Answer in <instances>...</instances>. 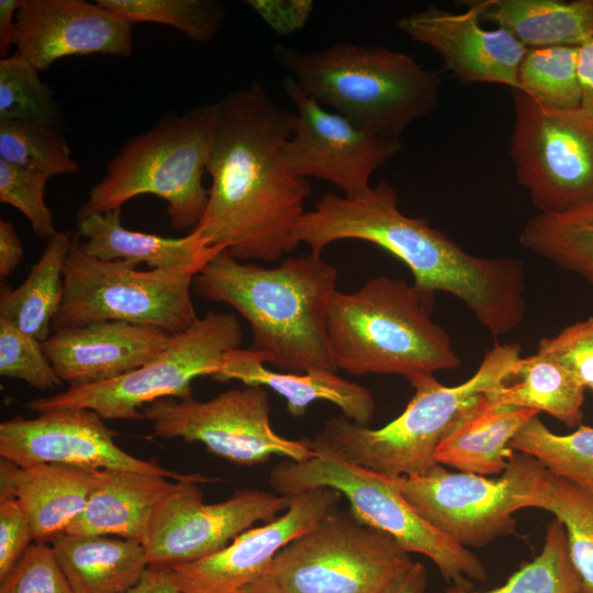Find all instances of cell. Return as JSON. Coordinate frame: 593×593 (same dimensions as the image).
<instances>
[{"mask_svg": "<svg viewBox=\"0 0 593 593\" xmlns=\"http://www.w3.org/2000/svg\"><path fill=\"white\" fill-rule=\"evenodd\" d=\"M293 122L294 112L279 108L256 80L219 101L208 204L189 232L203 245L245 262H272L298 248L311 184L284 156Z\"/></svg>", "mask_w": 593, "mask_h": 593, "instance_id": "1", "label": "cell"}, {"mask_svg": "<svg viewBox=\"0 0 593 593\" xmlns=\"http://www.w3.org/2000/svg\"><path fill=\"white\" fill-rule=\"evenodd\" d=\"M296 236L320 255L344 239L381 247L407 266L418 290L458 298L494 336L514 331L525 317V269L519 259L469 254L425 217L402 213L395 190L384 180L358 197L322 195L301 217Z\"/></svg>", "mask_w": 593, "mask_h": 593, "instance_id": "2", "label": "cell"}, {"mask_svg": "<svg viewBox=\"0 0 593 593\" xmlns=\"http://www.w3.org/2000/svg\"><path fill=\"white\" fill-rule=\"evenodd\" d=\"M337 277V269L314 253L266 268L222 250L194 277L193 290L231 305L247 321L250 348L265 363L284 372H336L327 317Z\"/></svg>", "mask_w": 593, "mask_h": 593, "instance_id": "3", "label": "cell"}, {"mask_svg": "<svg viewBox=\"0 0 593 593\" xmlns=\"http://www.w3.org/2000/svg\"><path fill=\"white\" fill-rule=\"evenodd\" d=\"M435 295L401 278L379 276L332 296L327 334L337 370L398 374L414 385L460 367L446 329L430 316Z\"/></svg>", "mask_w": 593, "mask_h": 593, "instance_id": "4", "label": "cell"}, {"mask_svg": "<svg viewBox=\"0 0 593 593\" xmlns=\"http://www.w3.org/2000/svg\"><path fill=\"white\" fill-rule=\"evenodd\" d=\"M272 55L307 96L384 138L401 141L438 103L439 75L385 46L338 43L302 52L277 44Z\"/></svg>", "mask_w": 593, "mask_h": 593, "instance_id": "5", "label": "cell"}, {"mask_svg": "<svg viewBox=\"0 0 593 593\" xmlns=\"http://www.w3.org/2000/svg\"><path fill=\"white\" fill-rule=\"evenodd\" d=\"M521 351L516 343L495 344L460 384L447 387L434 376L416 382L404 411L387 425L370 428L340 414L328 418L309 445L383 477L424 474L438 465L435 450L459 413L507 380Z\"/></svg>", "mask_w": 593, "mask_h": 593, "instance_id": "6", "label": "cell"}, {"mask_svg": "<svg viewBox=\"0 0 593 593\" xmlns=\"http://www.w3.org/2000/svg\"><path fill=\"white\" fill-rule=\"evenodd\" d=\"M219 120V101L169 114L127 141L91 188L77 220L121 210L141 194L167 202L170 226L192 230L202 217L209 189L202 179Z\"/></svg>", "mask_w": 593, "mask_h": 593, "instance_id": "7", "label": "cell"}, {"mask_svg": "<svg viewBox=\"0 0 593 593\" xmlns=\"http://www.w3.org/2000/svg\"><path fill=\"white\" fill-rule=\"evenodd\" d=\"M303 461L286 459L269 473L277 494L293 496L310 489L327 486L350 503L363 523L391 535L409 553L427 557L454 586L470 589L471 581L488 578L482 560L424 521L403 497L389 477L340 459L321 449Z\"/></svg>", "mask_w": 593, "mask_h": 593, "instance_id": "8", "label": "cell"}, {"mask_svg": "<svg viewBox=\"0 0 593 593\" xmlns=\"http://www.w3.org/2000/svg\"><path fill=\"white\" fill-rule=\"evenodd\" d=\"M193 280L163 269L139 270L128 260L91 257L75 234L64 268V298L52 327L119 321L182 333L199 318L190 292Z\"/></svg>", "mask_w": 593, "mask_h": 593, "instance_id": "9", "label": "cell"}, {"mask_svg": "<svg viewBox=\"0 0 593 593\" xmlns=\"http://www.w3.org/2000/svg\"><path fill=\"white\" fill-rule=\"evenodd\" d=\"M242 325L235 314L209 311L182 333L171 336L153 360L119 378L29 401L37 413L88 409L103 419H144V406L165 398L192 396V381L213 378L225 355L240 348Z\"/></svg>", "mask_w": 593, "mask_h": 593, "instance_id": "10", "label": "cell"}, {"mask_svg": "<svg viewBox=\"0 0 593 593\" xmlns=\"http://www.w3.org/2000/svg\"><path fill=\"white\" fill-rule=\"evenodd\" d=\"M413 563L389 534L334 510L289 542L261 577L284 593H382Z\"/></svg>", "mask_w": 593, "mask_h": 593, "instance_id": "11", "label": "cell"}, {"mask_svg": "<svg viewBox=\"0 0 593 593\" xmlns=\"http://www.w3.org/2000/svg\"><path fill=\"white\" fill-rule=\"evenodd\" d=\"M511 158L516 179L544 214L593 202V115L539 104L512 89Z\"/></svg>", "mask_w": 593, "mask_h": 593, "instance_id": "12", "label": "cell"}, {"mask_svg": "<svg viewBox=\"0 0 593 593\" xmlns=\"http://www.w3.org/2000/svg\"><path fill=\"white\" fill-rule=\"evenodd\" d=\"M270 411L266 389L246 385L208 401L159 399L144 406L142 415L156 436L201 443L209 452L238 466L264 463L272 456L295 461L314 457L307 438L289 439L273 430Z\"/></svg>", "mask_w": 593, "mask_h": 593, "instance_id": "13", "label": "cell"}, {"mask_svg": "<svg viewBox=\"0 0 593 593\" xmlns=\"http://www.w3.org/2000/svg\"><path fill=\"white\" fill-rule=\"evenodd\" d=\"M535 458L514 451L500 478L437 465L412 477L391 478L415 512L435 529L465 548H481L515 533L514 513L526 508L524 491Z\"/></svg>", "mask_w": 593, "mask_h": 593, "instance_id": "14", "label": "cell"}, {"mask_svg": "<svg viewBox=\"0 0 593 593\" xmlns=\"http://www.w3.org/2000/svg\"><path fill=\"white\" fill-rule=\"evenodd\" d=\"M199 483L178 481L153 508L142 542L148 566L172 568L209 557L291 502V496L238 489L225 501L205 504Z\"/></svg>", "mask_w": 593, "mask_h": 593, "instance_id": "15", "label": "cell"}, {"mask_svg": "<svg viewBox=\"0 0 593 593\" xmlns=\"http://www.w3.org/2000/svg\"><path fill=\"white\" fill-rule=\"evenodd\" d=\"M284 91L295 107L284 156L294 174L324 180L353 198L371 188L372 174L403 147L401 141L365 131L327 110L287 75Z\"/></svg>", "mask_w": 593, "mask_h": 593, "instance_id": "16", "label": "cell"}, {"mask_svg": "<svg viewBox=\"0 0 593 593\" xmlns=\"http://www.w3.org/2000/svg\"><path fill=\"white\" fill-rule=\"evenodd\" d=\"M115 433L94 411L55 409L34 418L15 416L0 424V456L20 467L63 463L89 469H119L166 477L174 481H212L200 473H179L155 459L123 450Z\"/></svg>", "mask_w": 593, "mask_h": 593, "instance_id": "17", "label": "cell"}, {"mask_svg": "<svg viewBox=\"0 0 593 593\" xmlns=\"http://www.w3.org/2000/svg\"><path fill=\"white\" fill-rule=\"evenodd\" d=\"M340 496L327 486L298 493L282 515L245 530L209 557L172 567L178 593H237L260 578L283 547L336 510Z\"/></svg>", "mask_w": 593, "mask_h": 593, "instance_id": "18", "label": "cell"}, {"mask_svg": "<svg viewBox=\"0 0 593 593\" xmlns=\"http://www.w3.org/2000/svg\"><path fill=\"white\" fill-rule=\"evenodd\" d=\"M491 0L466 2L457 13L429 5L398 21L399 29L441 58L462 83H499L518 88L517 74L527 48L508 32L481 26Z\"/></svg>", "mask_w": 593, "mask_h": 593, "instance_id": "19", "label": "cell"}, {"mask_svg": "<svg viewBox=\"0 0 593 593\" xmlns=\"http://www.w3.org/2000/svg\"><path fill=\"white\" fill-rule=\"evenodd\" d=\"M13 44L38 71L65 57L133 52L131 24L85 0H21Z\"/></svg>", "mask_w": 593, "mask_h": 593, "instance_id": "20", "label": "cell"}, {"mask_svg": "<svg viewBox=\"0 0 593 593\" xmlns=\"http://www.w3.org/2000/svg\"><path fill=\"white\" fill-rule=\"evenodd\" d=\"M171 334L152 326L107 321L55 329L42 343L55 372L69 388L109 381L157 357Z\"/></svg>", "mask_w": 593, "mask_h": 593, "instance_id": "21", "label": "cell"}, {"mask_svg": "<svg viewBox=\"0 0 593 593\" xmlns=\"http://www.w3.org/2000/svg\"><path fill=\"white\" fill-rule=\"evenodd\" d=\"M99 469L63 463L20 467L0 459V499L15 500L34 541L52 542L82 513Z\"/></svg>", "mask_w": 593, "mask_h": 593, "instance_id": "22", "label": "cell"}, {"mask_svg": "<svg viewBox=\"0 0 593 593\" xmlns=\"http://www.w3.org/2000/svg\"><path fill=\"white\" fill-rule=\"evenodd\" d=\"M213 379L267 387L286 400L287 411L294 417L303 416L309 405L316 401L335 404L342 414L362 426H369L376 412L374 399L368 388L324 369L303 373L273 371L251 348L230 350Z\"/></svg>", "mask_w": 593, "mask_h": 593, "instance_id": "23", "label": "cell"}, {"mask_svg": "<svg viewBox=\"0 0 593 593\" xmlns=\"http://www.w3.org/2000/svg\"><path fill=\"white\" fill-rule=\"evenodd\" d=\"M77 235L86 239L83 251L101 260L145 262L152 269L195 277L223 247H208L193 234L164 237L125 228L121 210L94 213L77 220Z\"/></svg>", "mask_w": 593, "mask_h": 593, "instance_id": "24", "label": "cell"}, {"mask_svg": "<svg viewBox=\"0 0 593 593\" xmlns=\"http://www.w3.org/2000/svg\"><path fill=\"white\" fill-rule=\"evenodd\" d=\"M177 482L158 474L99 469L85 510L65 534L114 536L142 544L153 508Z\"/></svg>", "mask_w": 593, "mask_h": 593, "instance_id": "25", "label": "cell"}, {"mask_svg": "<svg viewBox=\"0 0 593 593\" xmlns=\"http://www.w3.org/2000/svg\"><path fill=\"white\" fill-rule=\"evenodd\" d=\"M539 412L522 407H495L483 394L457 416L435 450L441 466L478 475L503 473L514 454L510 444L519 428Z\"/></svg>", "mask_w": 593, "mask_h": 593, "instance_id": "26", "label": "cell"}, {"mask_svg": "<svg viewBox=\"0 0 593 593\" xmlns=\"http://www.w3.org/2000/svg\"><path fill=\"white\" fill-rule=\"evenodd\" d=\"M51 545L74 593H128L149 567L135 540L64 534Z\"/></svg>", "mask_w": 593, "mask_h": 593, "instance_id": "27", "label": "cell"}, {"mask_svg": "<svg viewBox=\"0 0 593 593\" xmlns=\"http://www.w3.org/2000/svg\"><path fill=\"white\" fill-rule=\"evenodd\" d=\"M481 20L526 48L579 47L593 37V0H491Z\"/></svg>", "mask_w": 593, "mask_h": 593, "instance_id": "28", "label": "cell"}, {"mask_svg": "<svg viewBox=\"0 0 593 593\" xmlns=\"http://www.w3.org/2000/svg\"><path fill=\"white\" fill-rule=\"evenodd\" d=\"M508 379L515 381L484 393L490 405L545 412L571 428L582 425L585 388L556 359L540 353L519 357Z\"/></svg>", "mask_w": 593, "mask_h": 593, "instance_id": "29", "label": "cell"}, {"mask_svg": "<svg viewBox=\"0 0 593 593\" xmlns=\"http://www.w3.org/2000/svg\"><path fill=\"white\" fill-rule=\"evenodd\" d=\"M74 235L57 232L15 289L0 288V316L41 343L51 336V325L64 298V268Z\"/></svg>", "mask_w": 593, "mask_h": 593, "instance_id": "30", "label": "cell"}, {"mask_svg": "<svg viewBox=\"0 0 593 593\" xmlns=\"http://www.w3.org/2000/svg\"><path fill=\"white\" fill-rule=\"evenodd\" d=\"M524 497L527 507L548 511L563 525L582 593H593V490L550 473L536 460Z\"/></svg>", "mask_w": 593, "mask_h": 593, "instance_id": "31", "label": "cell"}, {"mask_svg": "<svg viewBox=\"0 0 593 593\" xmlns=\"http://www.w3.org/2000/svg\"><path fill=\"white\" fill-rule=\"evenodd\" d=\"M519 243L593 286V202L562 213H538L524 225Z\"/></svg>", "mask_w": 593, "mask_h": 593, "instance_id": "32", "label": "cell"}, {"mask_svg": "<svg viewBox=\"0 0 593 593\" xmlns=\"http://www.w3.org/2000/svg\"><path fill=\"white\" fill-rule=\"evenodd\" d=\"M510 447L532 456L550 473L593 490V427L581 425L558 435L535 415L515 434Z\"/></svg>", "mask_w": 593, "mask_h": 593, "instance_id": "33", "label": "cell"}, {"mask_svg": "<svg viewBox=\"0 0 593 593\" xmlns=\"http://www.w3.org/2000/svg\"><path fill=\"white\" fill-rule=\"evenodd\" d=\"M0 159L53 177L79 172L59 123L0 120Z\"/></svg>", "mask_w": 593, "mask_h": 593, "instance_id": "34", "label": "cell"}, {"mask_svg": "<svg viewBox=\"0 0 593 593\" xmlns=\"http://www.w3.org/2000/svg\"><path fill=\"white\" fill-rule=\"evenodd\" d=\"M444 593H582V582L570 559L566 529L553 518L547 526L539 555L503 585L488 591L452 586Z\"/></svg>", "mask_w": 593, "mask_h": 593, "instance_id": "35", "label": "cell"}, {"mask_svg": "<svg viewBox=\"0 0 593 593\" xmlns=\"http://www.w3.org/2000/svg\"><path fill=\"white\" fill-rule=\"evenodd\" d=\"M131 25L139 22L172 26L195 42L206 43L222 29L226 8L215 0H97Z\"/></svg>", "mask_w": 593, "mask_h": 593, "instance_id": "36", "label": "cell"}, {"mask_svg": "<svg viewBox=\"0 0 593 593\" xmlns=\"http://www.w3.org/2000/svg\"><path fill=\"white\" fill-rule=\"evenodd\" d=\"M577 55L573 46L527 48L518 68L517 89L548 108H580Z\"/></svg>", "mask_w": 593, "mask_h": 593, "instance_id": "37", "label": "cell"}, {"mask_svg": "<svg viewBox=\"0 0 593 593\" xmlns=\"http://www.w3.org/2000/svg\"><path fill=\"white\" fill-rule=\"evenodd\" d=\"M0 120L60 121L51 89L16 52L0 59Z\"/></svg>", "mask_w": 593, "mask_h": 593, "instance_id": "38", "label": "cell"}, {"mask_svg": "<svg viewBox=\"0 0 593 593\" xmlns=\"http://www.w3.org/2000/svg\"><path fill=\"white\" fill-rule=\"evenodd\" d=\"M0 374L25 381L40 390L63 381L55 372L42 343L0 316Z\"/></svg>", "mask_w": 593, "mask_h": 593, "instance_id": "39", "label": "cell"}, {"mask_svg": "<svg viewBox=\"0 0 593 593\" xmlns=\"http://www.w3.org/2000/svg\"><path fill=\"white\" fill-rule=\"evenodd\" d=\"M48 179L0 159V202L23 213L40 238H51L57 233L44 200Z\"/></svg>", "mask_w": 593, "mask_h": 593, "instance_id": "40", "label": "cell"}, {"mask_svg": "<svg viewBox=\"0 0 593 593\" xmlns=\"http://www.w3.org/2000/svg\"><path fill=\"white\" fill-rule=\"evenodd\" d=\"M0 593H74L49 542L34 541L0 580Z\"/></svg>", "mask_w": 593, "mask_h": 593, "instance_id": "41", "label": "cell"}, {"mask_svg": "<svg viewBox=\"0 0 593 593\" xmlns=\"http://www.w3.org/2000/svg\"><path fill=\"white\" fill-rule=\"evenodd\" d=\"M537 353L556 359L581 385L593 392V315L541 338Z\"/></svg>", "mask_w": 593, "mask_h": 593, "instance_id": "42", "label": "cell"}, {"mask_svg": "<svg viewBox=\"0 0 593 593\" xmlns=\"http://www.w3.org/2000/svg\"><path fill=\"white\" fill-rule=\"evenodd\" d=\"M33 542L30 522L19 503L10 497L0 499V580Z\"/></svg>", "mask_w": 593, "mask_h": 593, "instance_id": "43", "label": "cell"}, {"mask_svg": "<svg viewBox=\"0 0 593 593\" xmlns=\"http://www.w3.org/2000/svg\"><path fill=\"white\" fill-rule=\"evenodd\" d=\"M248 5L279 35L301 30L314 9L309 0H249Z\"/></svg>", "mask_w": 593, "mask_h": 593, "instance_id": "44", "label": "cell"}, {"mask_svg": "<svg viewBox=\"0 0 593 593\" xmlns=\"http://www.w3.org/2000/svg\"><path fill=\"white\" fill-rule=\"evenodd\" d=\"M24 251L14 225L0 220V278H7L23 260Z\"/></svg>", "mask_w": 593, "mask_h": 593, "instance_id": "45", "label": "cell"}, {"mask_svg": "<svg viewBox=\"0 0 593 593\" xmlns=\"http://www.w3.org/2000/svg\"><path fill=\"white\" fill-rule=\"evenodd\" d=\"M577 75L581 109L593 115V37L578 47Z\"/></svg>", "mask_w": 593, "mask_h": 593, "instance_id": "46", "label": "cell"}, {"mask_svg": "<svg viewBox=\"0 0 593 593\" xmlns=\"http://www.w3.org/2000/svg\"><path fill=\"white\" fill-rule=\"evenodd\" d=\"M128 593H178L174 583L172 569L149 566L139 583Z\"/></svg>", "mask_w": 593, "mask_h": 593, "instance_id": "47", "label": "cell"}, {"mask_svg": "<svg viewBox=\"0 0 593 593\" xmlns=\"http://www.w3.org/2000/svg\"><path fill=\"white\" fill-rule=\"evenodd\" d=\"M427 572L419 562H413L406 570L395 577L382 593H425Z\"/></svg>", "mask_w": 593, "mask_h": 593, "instance_id": "48", "label": "cell"}, {"mask_svg": "<svg viewBox=\"0 0 593 593\" xmlns=\"http://www.w3.org/2000/svg\"><path fill=\"white\" fill-rule=\"evenodd\" d=\"M21 0H0V55L8 57L13 45L15 32V14Z\"/></svg>", "mask_w": 593, "mask_h": 593, "instance_id": "49", "label": "cell"}, {"mask_svg": "<svg viewBox=\"0 0 593 593\" xmlns=\"http://www.w3.org/2000/svg\"><path fill=\"white\" fill-rule=\"evenodd\" d=\"M237 593H284L279 586L270 580L260 577L257 580L245 585Z\"/></svg>", "mask_w": 593, "mask_h": 593, "instance_id": "50", "label": "cell"}]
</instances>
